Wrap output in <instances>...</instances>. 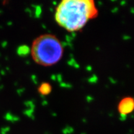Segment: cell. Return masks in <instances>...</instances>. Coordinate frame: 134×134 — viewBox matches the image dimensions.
<instances>
[{
    "label": "cell",
    "mask_w": 134,
    "mask_h": 134,
    "mask_svg": "<svg viewBox=\"0 0 134 134\" xmlns=\"http://www.w3.org/2000/svg\"><path fill=\"white\" fill-rule=\"evenodd\" d=\"M97 15L98 9L92 0H64L56 8L55 19L65 30L75 32Z\"/></svg>",
    "instance_id": "cell-1"
},
{
    "label": "cell",
    "mask_w": 134,
    "mask_h": 134,
    "mask_svg": "<svg viewBox=\"0 0 134 134\" xmlns=\"http://www.w3.org/2000/svg\"><path fill=\"white\" fill-rule=\"evenodd\" d=\"M63 54V47L55 35L44 34L32 42L31 55L34 61L40 65L49 67L60 60Z\"/></svg>",
    "instance_id": "cell-2"
},
{
    "label": "cell",
    "mask_w": 134,
    "mask_h": 134,
    "mask_svg": "<svg viewBox=\"0 0 134 134\" xmlns=\"http://www.w3.org/2000/svg\"><path fill=\"white\" fill-rule=\"evenodd\" d=\"M52 91V86L48 83H44L40 84L39 88V91L42 95L49 94Z\"/></svg>",
    "instance_id": "cell-4"
},
{
    "label": "cell",
    "mask_w": 134,
    "mask_h": 134,
    "mask_svg": "<svg viewBox=\"0 0 134 134\" xmlns=\"http://www.w3.org/2000/svg\"><path fill=\"white\" fill-rule=\"evenodd\" d=\"M134 108V100L130 97H125L120 101L118 111L122 115H127L132 112Z\"/></svg>",
    "instance_id": "cell-3"
}]
</instances>
